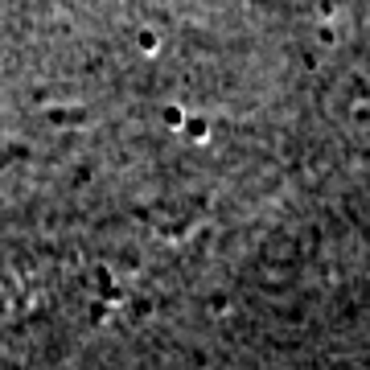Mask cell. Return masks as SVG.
Wrapping results in <instances>:
<instances>
[{
    "mask_svg": "<svg viewBox=\"0 0 370 370\" xmlns=\"http://www.w3.org/2000/svg\"><path fill=\"white\" fill-rule=\"evenodd\" d=\"M181 128H185V136H189V140H206V136H210V124H206L202 115H185V119H181Z\"/></svg>",
    "mask_w": 370,
    "mask_h": 370,
    "instance_id": "1",
    "label": "cell"
},
{
    "mask_svg": "<svg viewBox=\"0 0 370 370\" xmlns=\"http://www.w3.org/2000/svg\"><path fill=\"white\" fill-rule=\"evenodd\" d=\"M161 119H165L169 128H181V119H185V111H181V107H165V111H161Z\"/></svg>",
    "mask_w": 370,
    "mask_h": 370,
    "instance_id": "2",
    "label": "cell"
},
{
    "mask_svg": "<svg viewBox=\"0 0 370 370\" xmlns=\"http://www.w3.org/2000/svg\"><path fill=\"white\" fill-rule=\"evenodd\" d=\"M140 45L144 49H157V33H140Z\"/></svg>",
    "mask_w": 370,
    "mask_h": 370,
    "instance_id": "3",
    "label": "cell"
}]
</instances>
